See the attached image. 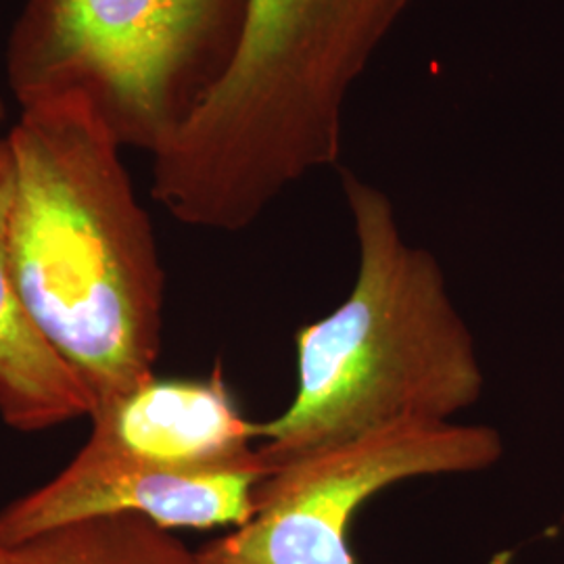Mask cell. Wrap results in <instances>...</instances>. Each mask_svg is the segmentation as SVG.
Segmentation results:
<instances>
[{"mask_svg": "<svg viewBox=\"0 0 564 564\" xmlns=\"http://www.w3.org/2000/svg\"><path fill=\"white\" fill-rule=\"evenodd\" d=\"M0 564H203L172 531L137 514L93 517L21 542H0Z\"/></svg>", "mask_w": 564, "mask_h": 564, "instance_id": "cell-9", "label": "cell"}, {"mask_svg": "<svg viewBox=\"0 0 564 564\" xmlns=\"http://www.w3.org/2000/svg\"><path fill=\"white\" fill-rule=\"evenodd\" d=\"M270 475L262 456L223 468L165 470L78 452L48 484L0 510V542L13 544L93 517L137 514L174 529L241 527L256 512L258 485Z\"/></svg>", "mask_w": 564, "mask_h": 564, "instance_id": "cell-6", "label": "cell"}, {"mask_svg": "<svg viewBox=\"0 0 564 564\" xmlns=\"http://www.w3.org/2000/svg\"><path fill=\"white\" fill-rule=\"evenodd\" d=\"M505 454L484 424L402 423L281 464L258 485L247 523L197 550L203 564H358L349 527L391 485L479 473Z\"/></svg>", "mask_w": 564, "mask_h": 564, "instance_id": "cell-4", "label": "cell"}, {"mask_svg": "<svg viewBox=\"0 0 564 564\" xmlns=\"http://www.w3.org/2000/svg\"><path fill=\"white\" fill-rule=\"evenodd\" d=\"M15 167L0 137V419L39 433L90 416L97 400L80 375L44 341L21 302L11 260Z\"/></svg>", "mask_w": 564, "mask_h": 564, "instance_id": "cell-8", "label": "cell"}, {"mask_svg": "<svg viewBox=\"0 0 564 564\" xmlns=\"http://www.w3.org/2000/svg\"><path fill=\"white\" fill-rule=\"evenodd\" d=\"M341 176L358 274L335 312L295 335V395L258 423L270 470L391 424L454 423L484 393L477 343L437 258L403 239L381 188Z\"/></svg>", "mask_w": 564, "mask_h": 564, "instance_id": "cell-2", "label": "cell"}, {"mask_svg": "<svg viewBox=\"0 0 564 564\" xmlns=\"http://www.w3.org/2000/svg\"><path fill=\"white\" fill-rule=\"evenodd\" d=\"M90 437L82 452L105 460L203 470L253 458L258 423L249 421L224 381L223 368L207 379L147 381L95 405Z\"/></svg>", "mask_w": 564, "mask_h": 564, "instance_id": "cell-7", "label": "cell"}, {"mask_svg": "<svg viewBox=\"0 0 564 564\" xmlns=\"http://www.w3.org/2000/svg\"><path fill=\"white\" fill-rule=\"evenodd\" d=\"M11 260L34 326L97 403L155 375L165 272L121 144L90 102L21 107L7 134Z\"/></svg>", "mask_w": 564, "mask_h": 564, "instance_id": "cell-1", "label": "cell"}, {"mask_svg": "<svg viewBox=\"0 0 564 564\" xmlns=\"http://www.w3.org/2000/svg\"><path fill=\"white\" fill-rule=\"evenodd\" d=\"M4 118H7V105L0 99V123L4 121Z\"/></svg>", "mask_w": 564, "mask_h": 564, "instance_id": "cell-10", "label": "cell"}, {"mask_svg": "<svg viewBox=\"0 0 564 564\" xmlns=\"http://www.w3.org/2000/svg\"><path fill=\"white\" fill-rule=\"evenodd\" d=\"M414 0H247L218 95L286 126L341 120L364 74Z\"/></svg>", "mask_w": 564, "mask_h": 564, "instance_id": "cell-5", "label": "cell"}, {"mask_svg": "<svg viewBox=\"0 0 564 564\" xmlns=\"http://www.w3.org/2000/svg\"><path fill=\"white\" fill-rule=\"evenodd\" d=\"M247 0H25L7 44L20 102L80 97L158 155L220 82Z\"/></svg>", "mask_w": 564, "mask_h": 564, "instance_id": "cell-3", "label": "cell"}]
</instances>
